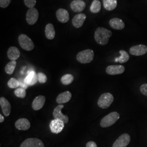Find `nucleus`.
Wrapping results in <instances>:
<instances>
[{"instance_id":"f257e3e1","label":"nucleus","mask_w":147,"mask_h":147,"mask_svg":"<svg viewBox=\"0 0 147 147\" xmlns=\"http://www.w3.org/2000/svg\"><path fill=\"white\" fill-rule=\"evenodd\" d=\"M112 35V32L104 28L98 27L95 32L94 39L98 44L105 45L109 42V39Z\"/></svg>"},{"instance_id":"f03ea898","label":"nucleus","mask_w":147,"mask_h":147,"mask_svg":"<svg viewBox=\"0 0 147 147\" xmlns=\"http://www.w3.org/2000/svg\"><path fill=\"white\" fill-rule=\"evenodd\" d=\"M120 118L119 114L117 112H112L104 117L100 121V126L102 127H107L115 124Z\"/></svg>"},{"instance_id":"7ed1b4c3","label":"nucleus","mask_w":147,"mask_h":147,"mask_svg":"<svg viewBox=\"0 0 147 147\" xmlns=\"http://www.w3.org/2000/svg\"><path fill=\"white\" fill-rule=\"evenodd\" d=\"M94 53L91 49H86L80 51L76 56L78 61L82 64L90 63L94 59Z\"/></svg>"},{"instance_id":"20e7f679","label":"nucleus","mask_w":147,"mask_h":147,"mask_svg":"<svg viewBox=\"0 0 147 147\" xmlns=\"http://www.w3.org/2000/svg\"><path fill=\"white\" fill-rule=\"evenodd\" d=\"M114 98L110 93H105L101 95L98 101V106L103 109L109 108L113 102Z\"/></svg>"},{"instance_id":"39448f33","label":"nucleus","mask_w":147,"mask_h":147,"mask_svg":"<svg viewBox=\"0 0 147 147\" xmlns=\"http://www.w3.org/2000/svg\"><path fill=\"white\" fill-rule=\"evenodd\" d=\"M18 42L21 48L27 51H32L34 47V43L31 39L26 34H20L18 37Z\"/></svg>"},{"instance_id":"423d86ee","label":"nucleus","mask_w":147,"mask_h":147,"mask_svg":"<svg viewBox=\"0 0 147 147\" xmlns=\"http://www.w3.org/2000/svg\"><path fill=\"white\" fill-rule=\"evenodd\" d=\"M39 13L36 8L29 9L27 11L26 19L27 22L30 25H34L38 19Z\"/></svg>"},{"instance_id":"0eeeda50","label":"nucleus","mask_w":147,"mask_h":147,"mask_svg":"<svg viewBox=\"0 0 147 147\" xmlns=\"http://www.w3.org/2000/svg\"><path fill=\"white\" fill-rule=\"evenodd\" d=\"M131 138L129 134H124L119 137L114 142L112 147H126L130 142Z\"/></svg>"},{"instance_id":"6e6552de","label":"nucleus","mask_w":147,"mask_h":147,"mask_svg":"<svg viewBox=\"0 0 147 147\" xmlns=\"http://www.w3.org/2000/svg\"><path fill=\"white\" fill-rule=\"evenodd\" d=\"M64 127V123L59 119H54L51 121L50 124V129L53 134H58L62 131Z\"/></svg>"},{"instance_id":"1a4fd4ad","label":"nucleus","mask_w":147,"mask_h":147,"mask_svg":"<svg viewBox=\"0 0 147 147\" xmlns=\"http://www.w3.org/2000/svg\"><path fill=\"white\" fill-rule=\"evenodd\" d=\"M20 147H44V144L38 138H29L22 142Z\"/></svg>"},{"instance_id":"9d476101","label":"nucleus","mask_w":147,"mask_h":147,"mask_svg":"<svg viewBox=\"0 0 147 147\" xmlns=\"http://www.w3.org/2000/svg\"><path fill=\"white\" fill-rule=\"evenodd\" d=\"M64 107V105L59 104L56 106L53 111V116L55 119H59L63 121L64 123H67L69 121V117L66 115H63L61 111Z\"/></svg>"},{"instance_id":"9b49d317","label":"nucleus","mask_w":147,"mask_h":147,"mask_svg":"<svg viewBox=\"0 0 147 147\" xmlns=\"http://www.w3.org/2000/svg\"><path fill=\"white\" fill-rule=\"evenodd\" d=\"M130 53L136 56L145 55L147 53V47L144 45H137L132 47L129 50Z\"/></svg>"},{"instance_id":"f8f14e48","label":"nucleus","mask_w":147,"mask_h":147,"mask_svg":"<svg viewBox=\"0 0 147 147\" xmlns=\"http://www.w3.org/2000/svg\"><path fill=\"white\" fill-rule=\"evenodd\" d=\"M125 71V67L121 65H111L108 66L106 71L110 75H116L123 74Z\"/></svg>"},{"instance_id":"ddd939ff","label":"nucleus","mask_w":147,"mask_h":147,"mask_svg":"<svg viewBox=\"0 0 147 147\" xmlns=\"http://www.w3.org/2000/svg\"><path fill=\"white\" fill-rule=\"evenodd\" d=\"M86 7V3L83 0H74L70 4L71 10L75 13H81Z\"/></svg>"},{"instance_id":"4468645a","label":"nucleus","mask_w":147,"mask_h":147,"mask_svg":"<svg viewBox=\"0 0 147 147\" xmlns=\"http://www.w3.org/2000/svg\"><path fill=\"white\" fill-rule=\"evenodd\" d=\"M86 19V16L84 13H79L74 16L72 20V24L74 26L79 28L82 26Z\"/></svg>"},{"instance_id":"2eb2a0df","label":"nucleus","mask_w":147,"mask_h":147,"mask_svg":"<svg viewBox=\"0 0 147 147\" xmlns=\"http://www.w3.org/2000/svg\"><path fill=\"white\" fill-rule=\"evenodd\" d=\"M46 98L43 95H39L37 96L32 102V108L34 110L38 111L42 109L45 104Z\"/></svg>"},{"instance_id":"dca6fc26","label":"nucleus","mask_w":147,"mask_h":147,"mask_svg":"<svg viewBox=\"0 0 147 147\" xmlns=\"http://www.w3.org/2000/svg\"><path fill=\"white\" fill-rule=\"evenodd\" d=\"M15 126L16 128L19 130L25 131L30 129L31 124L30 122L26 118H20L16 121Z\"/></svg>"},{"instance_id":"f3484780","label":"nucleus","mask_w":147,"mask_h":147,"mask_svg":"<svg viewBox=\"0 0 147 147\" xmlns=\"http://www.w3.org/2000/svg\"><path fill=\"white\" fill-rule=\"evenodd\" d=\"M0 105L4 115L5 117L9 116L11 112V105L10 102L5 98L1 97Z\"/></svg>"},{"instance_id":"a211bd4d","label":"nucleus","mask_w":147,"mask_h":147,"mask_svg":"<svg viewBox=\"0 0 147 147\" xmlns=\"http://www.w3.org/2000/svg\"><path fill=\"white\" fill-rule=\"evenodd\" d=\"M56 17L58 21L61 23H66L69 20L68 11L63 8H60L57 11Z\"/></svg>"},{"instance_id":"6ab92c4d","label":"nucleus","mask_w":147,"mask_h":147,"mask_svg":"<svg viewBox=\"0 0 147 147\" xmlns=\"http://www.w3.org/2000/svg\"><path fill=\"white\" fill-rule=\"evenodd\" d=\"M110 26L116 30H121L125 27V24L123 21L118 18H115L111 19L109 21Z\"/></svg>"},{"instance_id":"aec40b11","label":"nucleus","mask_w":147,"mask_h":147,"mask_svg":"<svg viewBox=\"0 0 147 147\" xmlns=\"http://www.w3.org/2000/svg\"><path fill=\"white\" fill-rule=\"evenodd\" d=\"M24 81L28 86L34 85L38 81L37 74L34 71H30L24 79Z\"/></svg>"},{"instance_id":"412c9836","label":"nucleus","mask_w":147,"mask_h":147,"mask_svg":"<svg viewBox=\"0 0 147 147\" xmlns=\"http://www.w3.org/2000/svg\"><path fill=\"white\" fill-rule=\"evenodd\" d=\"M72 95L69 91H65L58 95L56 98V102L58 104H62L68 102L71 98Z\"/></svg>"},{"instance_id":"4be33fe9","label":"nucleus","mask_w":147,"mask_h":147,"mask_svg":"<svg viewBox=\"0 0 147 147\" xmlns=\"http://www.w3.org/2000/svg\"><path fill=\"white\" fill-rule=\"evenodd\" d=\"M20 52L19 50L15 47H9L7 51V56L11 61H16L20 57Z\"/></svg>"},{"instance_id":"5701e85b","label":"nucleus","mask_w":147,"mask_h":147,"mask_svg":"<svg viewBox=\"0 0 147 147\" xmlns=\"http://www.w3.org/2000/svg\"><path fill=\"white\" fill-rule=\"evenodd\" d=\"M45 36L48 39L53 40L55 37V28L52 24H48L45 27Z\"/></svg>"},{"instance_id":"b1692460","label":"nucleus","mask_w":147,"mask_h":147,"mask_svg":"<svg viewBox=\"0 0 147 147\" xmlns=\"http://www.w3.org/2000/svg\"><path fill=\"white\" fill-rule=\"evenodd\" d=\"M105 9L111 11L114 10L117 5V0H102Z\"/></svg>"},{"instance_id":"393cba45","label":"nucleus","mask_w":147,"mask_h":147,"mask_svg":"<svg viewBox=\"0 0 147 147\" xmlns=\"http://www.w3.org/2000/svg\"><path fill=\"white\" fill-rule=\"evenodd\" d=\"M121 56L115 59L116 62H119L120 63H125L127 62L130 58L129 55L124 50H121L119 51Z\"/></svg>"},{"instance_id":"a878e982","label":"nucleus","mask_w":147,"mask_h":147,"mask_svg":"<svg viewBox=\"0 0 147 147\" xmlns=\"http://www.w3.org/2000/svg\"><path fill=\"white\" fill-rule=\"evenodd\" d=\"M101 7V2L99 0H94L90 7V11L93 13H98L100 11Z\"/></svg>"},{"instance_id":"bb28decb","label":"nucleus","mask_w":147,"mask_h":147,"mask_svg":"<svg viewBox=\"0 0 147 147\" xmlns=\"http://www.w3.org/2000/svg\"><path fill=\"white\" fill-rule=\"evenodd\" d=\"M16 65V61H11L5 67V71L8 75H11L14 73Z\"/></svg>"},{"instance_id":"cd10ccee","label":"nucleus","mask_w":147,"mask_h":147,"mask_svg":"<svg viewBox=\"0 0 147 147\" xmlns=\"http://www.w3.org/2000/svg\"><path fill=\"white\" fill-rule=\"evenodd\" d=\"M74 79V76L71 74H68L63 75L61 79V81L64 85H69L73 82Z\"/></svg>"},{"instance_id":"c85d7f7f","label":"nucleus","mask_w":147,"mask_h":147,"mask_svg":"<svg viewBox=\"0 0 147 147\" xmlns=\"http://www.w3.org/2000/svg\"><path fill=\"white\" fill-rule=\"evenodd\" d=\"M8 86L12 89H16L20 86V82L19 81L15 79V78H11L7 83Z\"/></svg>"},{"instance_id":"c756f323","label":"nucleus","mask_w":147,"mask_h":147,"mask_svg":"<svg viewBox=\"0 0 147 147\" xmlns=\"http://www.w3.org/2000/svg\"><path fill=\"white\" fill-rule=\"evenodd\" d=\"M14 94L18 98H24L26 95V90L21 87H18L14 91Z\"/></svg>"},{"instance_id":"7c9ffc66","label":"nucleus","mask_w":147,"mask_h":147,"mask_svg":"<svg viewBox=\"0 0 147 147\" xmlns=\"http://www.w3.org/2000/svg\"><path fill=\"white\" fill-rule=\"evenodd\" d=\"M38 82L40 84H45L47 81V76L45 74L38 73L37 74Z\"/></svg>"},{"instance_id":"2f4dec72","label":"nucleus","mask_w":147,"mask_h":147,"mask_svg":"<svg viewBox=\"0 0 147 147\" xmlns=\"http://www.w3.org/2000/svg\"><path fill=\"white\" fill-rule=\"evenodd\" d=\"M25 5L28 8H33L36 5V0H24Z\"/></svg>"},{"instance_id":"473e14b6","label":"nucleus","mask_w":147,"mask_h":147,"mask_svg":"<svg viewBox=\"0 0 147 147\" xmlns=\"http://www.w3.org/2000/svg\"><path fill=\"white\" fill-rule=\"evenodd\" d=\"M11 0H0V7L2 8H5L11 3Z\"/></svg>"},{"instance_id":"72a5a7b5","label":"nucleus","mask_w":147,"mask_h":147,"mask_svg":"<svg viewBox=\"0 0 147 147\" xmlns=\"http://www.w3.org/2000/svg\"><path fill=\"white\" fill-rule=\"evenodd\" d=\"M140 91L142 94L147 96V84H144L141 86Z\"/></svg>"},{"instance_id":"f704fd0d","label":"nucleus","mask_w":147,"mask_h":147,"mask_svg":"<svg viewBox=\"0 0 147 147\" xmlns=\"http://www.w3.org/2000/svg\"><path fill=\"white\" fill-rule=\"evenodd\" d=\"M86 147H98V146L94 141H89L86 144Z\"/></svg>"},{"instance_id":"c9c22d12","label":"nucleus","mask_w":147,"mask_h":147,"mask_svg":"<svg viewBox=\"0 0 147 147\" xmlns=\"http://www.w3.org/2000/svg\"><path fill=\"white\" fill-rule=\"evenodd\" d=\"M19 82H20V87H21V88H23L24 89H26L27 87L28 86V85H27L25 84V82L24 81V80L23 81H21V80L19 81Z\"/></svg>"},{"instance_id":"e433bc0d","label":"nucleus","mask_w":147,"mask_h":147,"mask_svg":"<svg viewBox=\"0 0 147 147\" xmlns=\"http://www.w3.org/2000/svg\"><path fill=\"white\" fill-rule=\"evenodd\" d=\"M5 121V118L2 115H0V123H3Z\"/></svg>"}]
</instances>
